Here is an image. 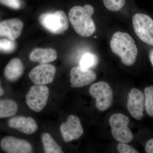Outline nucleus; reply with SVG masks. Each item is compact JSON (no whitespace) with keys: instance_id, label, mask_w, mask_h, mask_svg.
Returning a JSON list of instances; mask_svg holds the SVG:
<instances>
[{"instance_id":"f257e3e1","label":"nucleus","mask_w":153,"mask_h":153,"mask_svg":"<svg viewBox=\"0 0 153 153\" xmlns=\"http://www.w3.org/2000/svg\"><path fill=\"white\" fill-rule=\"evenodd\" d=\"M94 13L92 6H75L69 10L68 19L74 30L83 37H90L95 33V23L91 18Z\"/></svg>"},{"instance_id":"6e6552de","label":"nucleus","mask_w":153,"mask_h":153,"mask_svg":"<svg viewBox=\"0 0 153 153\" xmlns=\"http://www.w3.org/2000/svg\"><path fill=\"white\" fill-rule=\"evenodd\" d=\"M56 71L55 66L52 64H41L31 70L29 76L31 81L35 84L46 85L53 82Z\"/></svg>"},{"instance_id":"412c9836","label":"nucleus","mask_w":153,"mask_h":153,"mask_svg":"<svg viewBox=\"0 0 153 153\" xmlns=\"http://www.w3.org/2000/svg\"><path fill=\"white\" fill-rule=\"evenodd\" d=\"M16 48V44L15 41L7 39H0V52L11 53Z\"/></svg>"},{"instance_id":"a878e982","label":"nucleus","mask_w":153,"mask_h":153,"mask_svg":"<svg viewBox=\"0 0 153 153\" xmlns=\"http://www.w3.org/2000/svg\"><path fill=\"white\" fill-rule=\"evenodd\" d=\"M149 58L150 60L151 63L153 66V49L149 53Z\"/></svg>"},{"instance_id":"5701e85b","label":"nucleus","mask_w":153,"mask_h":153,"mask_svg":"<svg viewBox=\"0 0 153 153\" xmlns=\"http://www.w3.org/2000/svg\"><path fill=\"white\" fill-rule=\"evenodd\" d=\"M0 4L15 10H19L22 6L21 0H0Z\"/></svg>"},{"instance_id":"423d86ee","label":"nucleus","mask_w":153,"mask_h":153,"mask_svg":"<svg viewBox=\"0 0 153 153\" xmlns=\"http://www.w3.org/2000/svg\"><path fill=\"white\" fill-rule=\"evenodd\" d=\"M89 92L96 99V106L99 110H106L112 104V90L106 82L100 81L92 84L89 88Z\"/></svg>"},{"instance_id":"4be33fe9","label":"nucleus","mask_w":153,"mask_h":153,"mask_svg":"<svg viewBox=\"0 0 153 153\" xmlns=\"http://www.w3.org/2000/svg\"><path fill=\"white\" fill-rule=\"evenodd\" d=\"M103 2L107 9L113 12H117L123 7L126 0H103Z\"/></svg>"},{"instance_id":"bb28decb","label":"nucleus","mask_w":153,"mask_h":153,"mask_svg":"<svg viewBox=\"0 0 153 153\" xmlns=\"http://www.w3.org/2000/svg\"><path fill=\"white\" fill-rule=\"evenodd\" d=\"M4 91L1 87V84H0V96H1L4 95Z\"/></svg>"},{"instance_id":"b1692460","label":"nucleus","mask_w":153,"mask_h":153,"mask_svg":"<svg viewBox=\"0 0 153 153\" xmlns=\"http://www.w3.org/2000/svg\"><path fill=\"white\" fill-rule=\"evenodd\" d=\"M117 150L120 153H137L138 151L126 143H120L117 145Z\"/></svg>"},{"instance_id":"dca6fc26","label":"nucleus","mask_w":153,"mask_h":153,"mask_svg":"<svg viewBox=\"0 0 153 153\" xmlns=\"http://www.w3.org/2000/svg\"><path fill=\"white\" fill-rule=\"evenodd\" d=\"M24 71V64L18 58L12 59L6 66L4 70L5 76L9 81H16L22 76Z\"/></svg>"},{"instance_id":"39448f33","label":"nucleus","mask_w":153,"mask_h":153,"mask_svg":"<svg viewBox=\"0 0 153 153\" xmlns=\"http://www.w3.org/2000/svg\"><path fill=\"white\" fill-rule=\"evenodd\" d=\"M133 26L137 36L143 42L153 46V20L146 14H135Z\"/></svg>"},{"instance_id":"0eeeda50","label":"nucleus","mask_w":153,"mask_h":153,"mask_svg":"<svg viewBox=\"0 0 153 153\" xmlns=\"http://www.w3.org/2000/svg\"><path fill=\"white\" fill-rule=\"evenodd\" d=\"M49 94V89L47 86L37 84L33 85L26 95L27 104L33 111L40 112L47 105Z\"/></svg>"},{"instance_id":"f03ea898","label":"nucleus","mask_w":153,"mask_h":153,"mask_svg":"<svg viewBox=\"0 0 153 153\" xmlns=\"http://www.w3.org/2000/svg\"><path fill=\"white\" fill-rule=\"evenodd\" d=\"M110 45L112 52L120 57L124 65L130 66L135 63L137 48L134 39L128 34L121 32L114 33Z\"/></svg>"},{"instance_id":"7ed1b4c3","label":"nucleus","mask_w":153,"mask_h":153,"mask_svg":"<svg viewBox=\"0 0 153 153\" xmlns=\"http://www.w3.org/2000/svg\"><path fill=\"white\" fill-rule=\"evenodd\" d=\"M40 24L45 29L54 34H60L68 29L69 23L66 13L62 10L55 13L41 14L39 17Z\"/></svg>"},{"instance_id":"20e7f679","label":"nucleus","mask_w":153,"mask_h":153,"mask_svg":"<svg viewBox=\"0 0 153 153\" xmlns=\"http://www.w3.org/2000/svg\"><path fill=\"white\" fill-rule=\"evenodd\" d=\"M129 122L128 117L122 114H114L110 117L109 122L111 127V134L117 141L128 143L132 140L133 135L128 127Z\"/></svg>"},{"instance_id":"6ab92c4d","label":"nucleus","mask_w":153,"mask_h":153,"mask_svg":"<svg viewBox=\"0 0 153 153\" xmlns=\"http://www.w3.org/2000/svg\"><path fill=\"white\" fill-rule=\"evenodd\" d=\"M98 58L97 56L91 52H86L82 55L79 65L82 68L90 69L97 65Z\"/></svg>"},{"instance_id":"393cba45","label":"nucleus","mask_w":153,"mask_h":153,"mask_svg":"<svg viewBox=\"0 0 153 153\" xmlns=\"http://www.w3.org/2000/svg\"><path fill=\"white\" fill-rule=\"evenodd\" d=\"M145 150L147 153H153V139L148 141L146 143Z\"/></svg>"},{"instance_id":"f8f14e48","label":"nucleus","mask_w":153,"mask_h":153,"mask_svg":"<svg viewBox=\"0 0 153 153\" xmlns=\"http://www.w3.org/2000/svg\"><path fill=\"white\" fill-rule=\"evenodd\" d=\"M0 145L3 151L8 153H30L33 150L32 146L27 141L12 136L3 138Z\"/></svg>"},{"instance_id":"4468645a","label":"nucleus","mask_w":153,"mask_h":153,"mask_svg":"<svg viewBox=\"0 0 153 153\" xmlns=\"http://www.w3.org/2000/svg\"><path fill=\"white\" fill-rule=\"evenodd\" d=\"M8 126L27 134H33L38 129L37 123L31 117L18 116L11 118L9 120Z\"/></svg>"},{"instance_id":"f3484780","label":"nucleus","mask_w":153,"mask_h":153,"mask_svg":"<svg viewBox=\"0 0 153 153\" xmlns=\"http://www.w3.org/2000/svg\"><path fill=\"white\" fill-rule=\"evenodd\" d=\"M18 109V104L13 100H0V118L13 116L16 113Z\"/></svg>"},{"instance_id":"aec40b11","label":"nucleus","mask_w":153,"mask_h":153,"mask_svg":"<svg viewBox=\"0 0 153 153\" xmlns=\"http://www.w3.org/2000/svg\"><path fill=\"white\" fill-rule=\"evenodd\" d=\"M144 91L146 96L145 109L147 114L153 117V86L146 87Z\"/></svg>"},{"instance_id":"ddd939ff","label":"nucleus","mask_w":153,"mask_h":153,"mask_svg":"<svg viewBox=\"0 0 153 153\" xmlns=\"http://www.w3.org/2000/svg\"><path fill=\"white\" fill-rule=\"evenodd\" d=\"M23 27V22L19 19L4 20L0 23V37L15 41L21 36Z\"/></svg>"},{"instance_id":"1a4fd4ad","label":"nucleus","mask_w":153,"mask_h":153,"mask_svg":"<svg viewBox=\"0 0 153 153\" xmlns=\"http://www.w3.org/2000/svg\"><path fill=\"white\" fill-rule=\"evenodd\" d=\"M60 130L63 139L66 142L78 139L83 133L79 119L74 115L68 116L67 122L60 126Z\"/></svg>"},{"instance_id":"2eb2a0df","label":"nucleus","mask_w":153,"mask_h":153,"mask_svg":"<svg viewBox=\"0 0 153 153\" xmlns=\"http://www.w3.org/2000/svg\"><path fill=\"white\" fill-rule=\"evenodd\" d=\"M57 57V51L52 48H36L32 51L30 55L31 61L41 64L55 61Z\"/></svg>"},{"instance_id":"9d476101","label":"nucleus","mask_w":153,"mask_h":153,"mask_svg":"<svg viewBox=\"0 0 153 153\" xmlns=\"http://www.w3.org/2000/svg\"><path fill=\"white\" fill-rule=\"evenodd\" d=\"M145 97L140 90L133 88L128 96L127 106L129 112L137 120H141L143 117L145 108Z\"/></svg>"},{"instance_id":"9b49d317","label":"nucleus","mask_w":153,"mask_h":153,"mask_svg":"<svg viewBox=\"0 0 153 153\" xmlns=\"http://www.w3.org/2000/svg\"><path fill=\"white\" fill-rule=\"evenodd\" d=\"M70 82L71 86L74 88L83 87L89 85L96 80L97 75L90 69L76 66L70 71Z\"/></svg>"},{"instance_id":"a211bd4d","label":"nucleus","mask_w":153,"mask_h":153,"mask_svg":"<svg viewBox=\"0 0 153 153\" xmlns=\"http://www.w3.org/2000/svg\"><path fill=\"white\" fill-rule=\"evenodd\" d=\"M44 146V152L46 153H63L61 147L54 140L49 134H43L41 136Z\"/></svg>"}]
</instances>
